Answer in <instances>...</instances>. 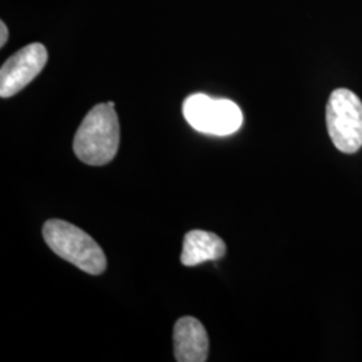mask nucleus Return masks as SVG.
<instances>
[{"mask_svg": "<svg viewBox=\"0 0 362 362\" xmlns=\"http://www.w3.org/2000/svg\"><path fill=\"white\" fill-rule=\"evenodd\" d=\"M118 145L119 124L115 107L109 104L95 105L74 136V153L82 163L101 167L116 157Z\"/></svg>", "mask_w": 362, "mask_h": 362, "instance_id": "nucleus-1", "label": "nucleus"}, {"mask_svg": "<svg viewBox=\"0 0 362 362\" xmlns=\"http://www.w3.org/2000/svg\"><path fill=\"white\" fill-rule=\"evenodd\" d=\"M46 245L59 257L74 264L81 272L100 275L106 270V257L103 248L74 224L65 220H47L43 226Z\"/></svg>", "mask_w": 362, "mask_h": 362, "instance_id": "nucleus-2", "label": "nucleus"}, {"mask_svg": "<svg viewBox=\"0 0 362 362\" xmlns=\"http://www.w3.org/2000/svg\"><path fill=\"white\" fill-rule=\"evenodd\" d=\"M327 132L337 149L356 153L362 146V103L348 89H336L326 106Z\"/></svg>", "mask_w": 362, "mask_h": 362, "instance_id": "nucleus-3", "label": "nucleus"}, {"mask_svg": "<svg viewBox=\"0 0 362 362\" xmlns=\"http://www.w3.org/2000/svg\"><path fill=\"white\" fill-rule=\"evenodd\" d=\"M182 115L194 130L214 136H230L243 125V113L238 105L206 94L189 95L182 104Z\"/></svg>", "mask_w": 362, "mask_h": 362, "instance_id": "nucleus-4", "label": "nucleus"}, {"mask_svg": "<svg viewBox=\"0 0 362 362\" xmlns=\"http://www.w3.org/2000/svg\"><path fill=\"white\" fill-rule=\"evenodd\" d=\"M49 54L42 43H31L15 52L0 69V97L10 98L38 77L47 64Z\"/></svg>", "mask_w": 362, "mask_h": 362, "instance_id": "nucleus-5", "label": "nucleus"}, {"mask_svg": "<svg viewBox=\"0 0 362 362\" xmlns=\"http://www.w3.org/2000/svg\"><path fill=\"white\" fill-rule=\"evenodd\" d=\"M173 342L176 361H207L209 351L207 330L194 317H182L176 322L173 329Z\"/></svg>", "mask_w": 362, "mask_h": 362, "instance_id": "nucleus-6", "label": "nucleus"}, {"mask_svg": "<svg viewBox=\"0 0 362 362\" xmlns=\"http://www.w3.org/2000/svg\"><path fill=\"white\" fill-rule=\"evenodd\" d=\"M227 247L215 233L194 230L185 235L180 260L184 266L194 267L208 260H218L226 255Z\"/></svg>", "mask_w": 362, "mask_h": 362, "instance_id": "nucleus-7", "label": "nucleus"}, {"mask_svg": "<svg viewBox=\"0 0 362 362\" xmlns=\"http://www.w3.org/2000/svg\"><path fill=\"white\" fill-rule=\"evenodd\" d=\"M8 39V28L4 22L0 23V47H3L7 43Z\"/></svg>", "mask_w": 362, "mask_h": 362, "instance_id": "nucleus-8", "label": "nucleus"}]
</instances>
